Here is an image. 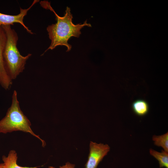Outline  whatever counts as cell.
Instances as JSON below:
<instances>
[{"label": "cell", "instance_id": "7", "mask_svg": "<svg viewBox=\"0 0 168 168\" xmlns=\"http://www.w3.org/2000/svg\"><path fill=\"white\" fill-rule=\"evenodd\" d=\"M17 155L14 150H11L7 156L3 155L2 157L4 168H37L38 166H22L17 163Z\"/></svg>", "mask_w": 168, "mask_h": 168}, {"label": "cell", "instance_id": "5", "mask_svg": "<svg viewBox=\"0 0 168 168\" xmlns=\"http://www.w3.org/2000/svg\"><path fill=\"white\" fill-rule=\"evenodd\" d=\"M6 39L5 32L0 26V85L4 89L8 90L11 88L12 82L6 70L3 58Z\"/></svg>", "mask_w": 168, "mask_h": 168}, {"label": "cell", "instance_id": "10", "mask_svg": "<svg viewBox=\"0 0 168 168\" xmlns=\"http://www.w3.org/2000/svg\"><path fill=\"white\" fill-rule=\"evenodd\" d=\"M152 140L155 145L162 147L164 150L168 152V132L160 136L154 135Z\"/></svg>", "mask_w": 168, "mask_h": 168}, {"label": "cell", "instance_id": "6", "mask_svg": "<svg viewBox=\"0 0 168 168\" xmlns=\"http://www.w3.org/2000/svg\"><path fill=\"white\" fill-rule=\"evenodd\" d=\"M39 2V0H34L31 5L27 9H23L20 7V13L15 15L6 14L0 12V26L3 25H14L15 23L21 24L31 34L33 33L24 24L23 20L24 17L27 15L29 10L36 3Z\"/></svg>", "mask_w": 168, "mask_h": 168}, {"label": "cell", "instance_id": "2", "mask_svg": "<svg viewBox=\"0 0 168 168\" xmlns=\"http://www.w3.org/2000/svg\"><path fill=\"white\" fill-rule=\"evenodd\" d=\"M6 35V41L3 53V58L7 71L12 80L16 79L25 68L27 60L31 56L28 54L22 56L18 50L17 44L18 35L11 25L1 26Z\"/></svg>", "mask_w": 168, "mask_h": 168}, {"label": "cell", "instance_id": "11", "mask_svg": "<svg viewBox=\"0 0 168 168\" xmlns=\"http://www.w3.org/2000/svg\"><path fill=\"white\" fill-rule=\"evenodd\" d=\"M48 168H56L52 166H49ZM59 168H75V165L71 164L69 162H67L65 164L62 166H60Z\"/></svg>", "mask_w": 168, "mask_h": 168}, {"label": "cell", "instance_id": "12", "mask_svg": "<svg viewBox=\"0 0 168 168\" xmlns=\"http://www.w3.org/2000/svg\"><path fill=\"white\" fill-rule=\"evenodd\" d=\"M0 168H4L3 163H0Z\"/></svg>", "mask_w": 168, "mask_h": 168}, {"label": "cell", "instance_id": "1", "mask_svg": "<svg viewBox=\"0 0 168 168\" xmlns=\"http://www.w3.org/2000/svg\"><path fill=\"white\" fill-rule=\"evenodd\" d=\"M41 6L43 8L50 10L55 15L57 22L47 27L49 37L51 43L44 53L49 49L52 50L59 45H63L67 48V52L70 51L72 46L68 43L72 37H79L81 34V30L84 26L91 27V25L85 21L82 24H74L72 23V14L70 7H67L64 15L63 16H58L51 7L48 1H41Z\"/></svg>", "mask_w": 168, "mask_h": 168}, {"label": "cell", "instance_id": "3", "mask_svg": "<svg viewBox=\"0 0 168 168\" xmlns=\"http://www.w3.org/2000/svg\"><path fill=\"white\" fill-rule=\"evenodd\" d=\"M31 125L30 121L21 109L17 91L14 90L11 105L6 115L0 120V133L7 134L16 131L28 133L39 139L44 147L46 145L45 141L34 132Z\"/></svg>", "mask_w": 168, "mask_h": 168}, {"label": "cell", "instance_id": "4", "mask_svg": "<svg viewBox=\"0 0 168 168\" xmlns=\"http://www.w3.org/2000/svg\"><path fill=\"white\" fill-rule=\"evenodd\" d=\"M107 144L97 143L91 141L89 144V153L85 164L86 168H97L98 165L110 151Z\"/></svg>", "mask_w": 168, "mask_h": 168}, {"label": "cell", "instance_id": "9", "mask_svg": "<svg viewBox=\"0 0 168 168\" xmlns=\"http://www.w3.org/2000/svg\"><path fill=\"white\" fill-rule=\"evenodd\" d=\"M149 152L152 156L157 160L160 168H168V152L162 150L161 152L156 151L152 149L149 150Z\"/></svg>", "mask_w": 168, "mask_h": 168}, {"label": "cell", "instance_id": "8", "mask_svg": "<svg viewBox=\"0 0 168 168\" xmlns=\"http://www.w3.org/2000/svg\"><path fill=\"white\" fill-rule=\"evenodd\" d=\"M132 108L134 113L139 116H143L148 112L149 106L148 103L145 100L138 99L134 101L132 104Z\"/></svg>", "mask_w": 168, "mask_h": 168}]
</instances>
